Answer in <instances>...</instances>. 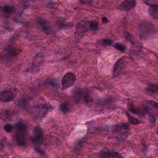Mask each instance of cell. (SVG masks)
<instances>
[{
  "instance_id": "1",
  "label": "cell",
  "mask_w": 158,
  "mask_h": 158,
  "mask_svg": "<svg viewBox=\"0 0 158 158\" xmlns=\"http://www.w3.org/2000/svg\"><path fill=\"white\" fill-rule=\"evenodd\" d=\"M27 128L22 122H19L15 124V133L14 135V139L18 144L20 146H24L26 144V137Z\"/></svg>"
},
{
  "instance_id": "2",
  "label": "cell",
  "mask_w": 158,
  "mask_h": 158,
  "mask_svg": "<svg viewBox=\"0 0 158 158\" xmlns=\"http://www.w3.org/2000/svg\"><path fill=\"white\" fill-rule=\"evenodd\" d=\"M155 31V28L152 23L144 21L140 25V37L142 40L148 39L154 35Z\"/></svg>"
},
{
  "instance_id": "3",
  "label": "cell",
  "mask_w": 158,
  "mask_h": 158,
  "mask_svg": "<svg viewBox=\"0 0 158 158\" xmlns=\"http://www.w3.org/2000/svg\"><path fill=\"white\" fill-rule=\"evenodd\" d=\"M74 97L78 102H83L86 103L90 102L92 100L89 91L80 89L74 91Z\"/></svg>"
},
{
  "instance_id": "4",
  "label": "cell",
  "mask_w": 158,
  "mask_h": 158,
  "mask_svg": "<svg viewBox=\"0 0 158 158\" xmlns=\"http://www.w3.org/2000/svg\"><path fill=\"white\" fill-rule=\"evenodd\" d=\"M76 77L75 74L72 72L66 73L62 80V85L63 89L69 88L72 86L76 82Z\"/></svg>"
},
{
  "instance_id": "5",
  "label": "cell",
  "mask_w": 158,
  "mask_h": 158,
  "mask_svg": "<svg viewBox=\"0 0 158 158\" xmlns=\"http://www.w3.org/2000/svg\"><path fill=\"white\" fill-rule=\"evenodd\" d=\"M50 110L49 106L42 104L35 107L34 108L33 113L35 116L39 118L45 117Z\"/></svg>"
},
{
  "instance_id": "6",
  "label": "cell",
  "mask_w": 158,
  "mask_h": 158,
  "mask_svg": "<svg viewBox=\"0 0 158 158\" xmlns=\"http://www.w3.org/2000/svg\"><path fill=\"white\" fill-rule=\"evenodd\" d=\"M43 133L40 127H36L34 128L33 133L31 137V141L33 143L39 144L42 143Z\"/></svg>"
},
{
  "instance_id": "7",
  "label": "cell",
  "mask_w": 158,
  "mask_h": 158,
  "mask_svg": "<svg viewBox=\"0 0 158 158\" xmlns=\"http://www.w3.org/2000/svg\"><path fill=\"white\" fill-rule=\"evenodd\" d=\"M76 31L79 34L82 35L90 30V21L89 20H81L77 24L76 28Z\"/></svg>"
},
{
  "instance_id": "8",
  "label": "cell",
  "mask_w": 158,
  "mask_h": 158,
  "mask_svg": "<svg viewBox=\"0 0 158 158\" xmlns=\"http://www.w3.org/2000/svg\"><path fill=\"white\" fill-rule=\"evenodd\" d=\"M15 97L13 92L9 91H4L0 92V102H9L12 101Z\"/></svg>"
},
{
  "instance_id": "9",
  "label": "cell",
  "mask_w": 158,
  "mask_h": 158,
  "mask_svg": "<svg viewBox=\"0 0 158 158\" xmlns=\"http://www.w3.org/2000/svg\"><path fill=\"white\" fill-rule=\"evenodd\" d=\"M136 1L135 0H125L120 4L119 9L121 10L128 11L133 9L136 6Z\"/></svg>"
},
{
  "instance_id": "10",
  "label": "cell",
  "mask_w": 158,
  "mask_h": 158,
  "mask_svg": "<svg viewBox=\"0 0 158 158\" xmlns=\"http://www.w3.org/2000/svg\"><path fill=\"white\" fill-rule=\"evenodd\" d=\"M125 61L123 58L120 59L116 63L113 70V75L115 77H117L122 72L125 67Z\"/></svg>"
},
{
  "instance_id": "11",
  "label": "cell",
  "mask_w": 158,
  "mask_h": 158,
  "mask_svg": "<svg viewBox=\"0 0 158 158\" xmlns=\"http://www.w3.org/2000/svg\"><path fill=\"white\" fill-rule=\"evenodd\" d=\"M100 157L101 158H119L122 157L119 153L114 152H105L102 151L100 153Z\"/></svg>"
},
{
  "instance_id": "12",
  "label": "cell",
  "mask_w": 158,
  "mask_h": 158,
  "mask_svg": "<svg viewBox=\"0 0 158 158\" xmlns=\"http://www.w3.org/2000/svg\"><path fill=\"white\" fill-rule=\"evenodd\" d=\"M148 13L152 18L157 19L158 18V5H151L148 8Z\"/></svg>"
},
{
  "instance_id": "13",
  "label": "cell",
  "mask_w": 158,
  "mask_h": 158,
  "mask_svg": "<svg viewBox=\"0 0 158 158\" xmlns=\"http://www.w3.org/2000/svg\"><path fill=\"white\" fill-rule=\"evenodd\" d=\"M38 23L41 26L43 30L46 34H51L52 30H51V28H50V26L49 24H48V23L46 22V20H43V19L42 20H39L38 21Z\"/></svg>"
},
{
  "instance_id": "14",
  "label": "cell",
  "mask_w": 158,
  "mask_h": 158,
  "mask_svg": "<svg viewBox=\"0 0 158 158\" xmlns=\"http://www.w3.org/2000/svg\"><path fill=\"white\" fill-rule=\"evenodd\" d=\"M115 130L117 132H118L120 134H125L128 131V126L125 124L117 125L115 127Z\"/></svg>"
},
{
  "instance_id": "15",
  "label": "cell",
  "mask_w": 158,
  "mask_h": 158,
  "mask_svg": "<svg viewBox=\"0 0 158 158\" xmlns=\"http://www.w3.org/2000/svg\"><path fill=\"white\" fill-rule=\"evenodd\" d=\"M150 87L147 89V91L151 94L158 93V85L157 84H150Z\"/></svg>"
},
{
  "instance_id": "16",
  "label": "cell",
  "mask_w": 158,
  "mask_h": 158,
  "mask_svg": "<svg viewBox=\"0 0 158 158\" xmlns=\"http://www.w3.org/2000/svg\"><path fill=\"white\" fill-rule=\"evenodd\" d=\"M148 109L158 111V103L154 101H150L148 102Z\"/></svg>"
},
{
  "instance_id": "17",
  "label": "cell",
  "mask_w": 158,
  "mask_h": 158,
  "mask_svg": "<svg viewBox=\"0 0 158 158\" xmlns=\"http://www.w3.org/2000/svg\"><path fill=\"white\" fill-rule=\"evenodd\" d=\"M90 31H95L98 28V23L96 20H90Z\"/></svg>"
},
{
  "instance_id": "18",
  "label": "cell",
  "mask_w": 158,
  "mask_h": 158,
  "mask_svg": "<svg viewBox=\"0 0 158 158\" xmlns=\"http://www.w3.org/2000/svg\"><path fill=\"white\" fill-rule=\"evenodd\" d=\"M10 111L4 110L0 113V117L3 120H7L10 118Z\"/></svg>"
},
{
  "instance_id": "19",
  "label": "cell",
  "mask_w": 158,
  "mask_h": 158,
  "mask_svg": "<svg viewBox=\"0 0 158 158\" xmlns=\"http://www.w3.org/2000/svg\"><path fill=\"white\" fill-rule=\"evenodd\" d=\"M14 8L11 6H5L3 8V11L5 13L8 15H10L14 12Z\"/></svg>"
},
{
  "instance_id": "20",
  "label": "cell",
  "mask_w": 158,
  "mask_h": 158,
  "mask_svg": "<svg viewBox=\"0 0 158 158\" xmlns=\"http://www.w3.org/2000/svg\"><path fill=\"white\" fill-rule=\"evenodd\" d=\"M59 109L64 113H67L69 110V105L67 103H63L59 106Z\"/></svg>"
},
{
  "instance_id": "21",
  "label": "cell",
  "mask_w": 158,
  "mask_h": 158,
  "mask_svg": "<svg viewBox=\"0 0 158 158\" xmlns=\"http://www.w3.org/2000/svg\"><path fill=\"white\" fill-rule=\"evenodd\" d=\"M126 115H127L128 120L133 124L136 125L139 123V121L138 119H137L131 116L128 113H126Z\"/></svg>"
},
{
  "instance_id": "22",
  "label": "cell",
  "mask_w": 158,
  "mask_h": 158,
  "mask_svg": "<svg viewBox=\"0 0 158 158\" xmlns=\"http://www.w3.org/2000/svg\"><path fill=\"white\" fill-rule=\"evenodd\" d=\"M123 36H125V38L126 40L130 42L131 43L133 44L134 43L133 39L132 36L129 34L128 32L126 31H125L123 32Z\"/></svg>"
},
{
  "instance_id": "23",
  "label": "cell",
  "mask_w": 158,
  "mask_h": 158,
  "mask_svg": "<svg viewBox=\"0 0 158 158\" xmlns=\"http://www.w3.org/2000/svg\"><path fill=\"white\" fill-rule=\"evenodd\" d=\"M114 48L117 49V50H119L120 51L122 52H125V46L121 44H115L114 45Z\"/></svg>"
},
{
  "instance_id": "24",
  "label": "cell",
  "mask_w": 158,
  "mask_h": 158,
  "mask_svg": "<svg viewBox=\"0 0 158 158\" xmlns=\"http://www.w3.org/2000/svg\"><path fill=\"white\" fill-rule=\"evenodd\" d=\"M4 129L6 132H7V133H10L12 131V129H13V127L10 124H7L4 126Z\"/></svg>"
},
{
  "instance_id": "25",
  "label": "cell",
  "mask_w": 158,
  "mask_h": 158,
  "mask_svg": "<svg viewBox=\"0 0 158 158\" xmlns=\"http://www.w3.org/2000/svg\"><path fill=\"white\" fill-rule=\"evenodd\" d=\"M102 42L105 46H109L112 44V41L110 39H105L102 40Z\"/></svg>"
},
{
  "instance_id": "26",
  "label": "cell",
  "mask_w": 158,
  "mask_h": 158,
  "mask_svg": "<svg viewBox=\"0 0 158 158\" xmlns=\"http://www.w3.org/2000/svg\"><path fill=\"white\" fill-rule=\"evenodd\" d=\"M34 149H35V151H36L37 153H39V154H41V155H45V152H43L42 150H40L39 148H34Z\"/></svg>"
},
{
  "instance_id": "27",
  "label": "cell",
  "mask_w": 158,
  "mask_h": 158,
  "mask_svg": "<svg viewBox=\"0 0 158 158\" xmlns=\"http://www.w3.org/2000/svg\"><path fill=\"white\" fill-rule=\"evenodd\" d=\"M148 120H149L151 123H153L155 122V119L153 116H148Z\"/></svg>"
},
{
  "instance_id": "28",
  "label": "cell",
  "mask_w": 158,
  "mask_h": 158,
  "mask_svg": "<svg viewBox=\"0 0 158 158\" xmlns=\"http://www.w3.org/2000/svg\"><path fill=\"white\" fill-rule=\"evenodd\" d=\"M80 1L83 3H87L89 4L90 3H92L94 0H80Z\"/></svg>"
},
{
  "instance_id": "29",
  "label": "cell",
  "mask_w": 158,
  "mask_h": 158,
  "mask_svg": "<svg viewBox=\"0 0 158 158\" xmlns=\"http://www.w3.org/2000/svg\"><path fill=\"white\" fill-rule=\"evenodd\" d=\"M108 22L109 20L108 19H107V18L106 17H104L102 18V23H103V24H106V23H107Z\"/></svg>"
},
{
  "instance_id": "30",
  "label": "cell",
  "mask_w": 158,
  "mask_h": 158,
  "mask_svg": "<svg viewBox=\"0 0 158 158\" xmlns=\"http://www.w3.org/2000/svg\"><path fill=\"white\" fill-rule=\"evenodd\" d=\"M3 147H4L3 143L1 141H0V152L3 150Z\"/></svg>"
},
{
  "instance_id": "31",
  "label": "cell",
  "mask_w": 158,
  "mask_h": 158,
  "mask_svg": "<svg viewBox=\"0 0 158 158\" xmlns=\"http://www.w3.org/2000/svg\"><path fill=\"white\" fill-rule=\"evenodd\" d=\"M1 5H0V9H1Z\"/></svg>"
},
{
  "instance_id": "32",
  "label": "cell",
  "mask_w": 158,
  "mask_h": 158,
  "mask_svg": "<svg viewBox=\"0 0 158 158\" xmlns=\"http://www.w3.org/2000/svg\"><path fill=\"white\" fill-rule=\"evenodd\" d=\"M157 133L158 134V130H157Z\"/></svg>"
}]
</instances>
